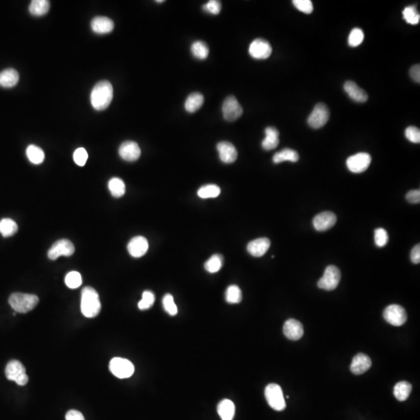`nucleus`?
<instances>
[{"label": "nucleus", "mask_w": 420, "mask_h": 420, "mask_svg": "<svg viewBox=\"0 0 420 420\" xmlns=\"http://www.w3.org/2000/svg\"><path fill=\"white\" fill-rule=\"evenodd\" d=\"M374 241L377 247H384L388 242V234L383 228H377L374 231Z\"/></svg>", "instance_id": "nucleus-42"}, {"label": "nucleus", "mask_w": 420, "mask_h": 420, "mask_svg": "<svg viewBox=\"0 0 420 420\" xmlns=\"http://www.w3.org/2000/svg\"><path fill=\"white\" fill-rule=\"evenodd\" d=\"M219 152V159L225 163H232L237 158V151L235 147L231 143L222 141L216 146Z\"/></svg>", "instance_id": "nucleus-17"}, {"label": "nucleus", "mask_w": 420, "mask_h": 420, "mask_svg": "<svg viewBox=\"0 0 420 420\" xmlns=\"http://www.w3.org/2000/svg\"><path fill=\"white\" fill-rule=\"evenodd\" d=\"M220 192V188L217 185H206L199 189L198 195L201 199L216 198Z\"/></svg>", "instance_id": "nucleus-37"}, {"label": "nucleus", "mask_w": 420, "mask_h": 420, "mask_svg": "<svg viewBox=\"0 0 420 420\" xmlns=\"http://www.w3.org/2000/svg\"><path fill=\"white\" fill-rule=\"evenodd\" d=\"M6 377L9 381H13L18 385H26L29 381L26 369L20 361L13 359L7 363L6 368Z\"/></svg>", "instance_id": "nucleus-4"}, {"label": "nucleus", "mask_w": 420, "mask_h": 420, "mask_svg": "<svg viewBox=\"0 0 420 420\" xmlns=\"http://www.w3.org/2000/svg\"><path fill=\"white\" fill-rule=\"evenodd\" d=\"M344 90L349 97L356 102L364 103L368 100V94L353 81H347L345 82Z\"/></svg>", "instance_id": "nucleus-21"}, {"label": "nucleus", "mask_w": 420, "mask_h": 420, "mask_svg": "<svg viewBox=\"0 0 420 420\" xmlns=\"http://www.w3.org/2000/svg\"><path fill=\"white\" fill-rule=\"evenodd\" d=\"M406 200L410 203L417 204L420 202V191L419 190H412L409 191L406 194Z\"/></svg>", "instance_id": "nucleus-47"}, {"label": "nucleus", "mask_w": 420, "mask_h": 420, "mask_svg": "<svg viewBox=\"0 0 420 420\" xmlns=\"http://www.w3.org/2000/svg\"><path fill=\"white\" fill-rule=\"evenodd\" d=\"M119 153L123 160L133 162L139 158L141 156V150L136 143L133 141H125L121 144Z\"/></svg>", "instance_id": "nucleus-14"}, {"label": "nucleus", "mask_w": 420, "mask_h": 420, "mask_svg": "<svg viewBox=\"0 0 420 420\" xmlns=\"http://www.w3.org/2000/svg\"><path fill=\"white\" fill-rule=\"evenodd\" d=\"M217 412L222 420H233L235 414V405L232 401L223 399L217 406Z\"/></svg>", "instance_id": "nucleus-25"}, {"label": "nucleus", "mask_w": 420, "mask_h": 420, "mask_svg": "<svg viewBox=\"0 0 420 420\" xmlns=\"http://www.w3.org/2000/svg\"><path fill=\"white\" fill-rule=\"evenodd\" d=\"M412 385L407 381H401L394 387V396L400 402L407 400L412 391Z\"/></svg>", "instance_id": "nucleus-29"}, {"label": "nucleus", "mask_w": 420, "mask_h": 420, "mask_svg": "<svg viewBox=\"0 0 420 420\" xmlns=\"http://www.w3.org/2000/svg\"><path fill=\"white\" fill-rule=\"evenodd\" d=\"M225 299L229 303H239L242 300V293L237 285H231L227 289Z\"/></svg>", "instance_id": "nucleus-35"}, {"label": "nucleus", "mask_w": 420, "mask_h": 420, "mask_svg": "<svg viewBox=\"0 0 420 420\" xmlns=\"http://www.w3.org/2000/svg\"><path fill=\"white\" fill-rule=\"evenodd\" d=\"M163 306L165 312L169 314L171 316H175L178 314V307L175 304L173 296L169 293L166 294L163 298Z\"/></svg>", "instance_id": "nucleus-41"}, {"label": "nucleus", "mask_w": 420, "mask_h": 420, "mask_svg": "<svg viewBox=\"0 0 420 420\" xmlns=\"http://www.w3.org/2000/svg\"><path fill=\"white\" fill-rule=\"evenodd\" d=\"M65 283L70 289H76L82 284V276L80 273L76 271L69 272L65 277Z\"/></svg>", "instance_id": "nucleus-38"}, {"label": "nucleus", "mask_w": 420, "mask_h": 420, "mask_svg": "<svg viewBox=\"0 0 420 420\" xmlns=\"http://www.w3.org/2000/svg\"><path fill=\"white\" fill-rule=\"evenodd\" d=\"M405 136L411 143H413V144H419L420 143V130L415 126H409L406 129Z\"/></svg>", "instance_id": "nucleus-45"}, {"label": "nucleus", "mask_w": 420, "mask_h": 420, "mask_svg": "<svg viewBox=\"0 0 420 420\" xmlns=\"http://www.w3.org/2000/svg\"><path fill=\"white\" fill-rule=\"evenodd\" d=\"M265 137L262 143V148L272 150L276 148L279 144V132L274 127H268L265 130Z\"/></svg>", "instance_id": "nucleus-23"}, {"label": "nucleus", "mask_w": 420, "mask_h": 420, "mask_svg": "<svg viewBox=\"0 0 420 420\" xmlns=\"http://www.w3.org/2000/svg\"><path fill=\"white\" fill-rule=\"evenodd\" d=\"M411 261L414 264H418L420 262V245L419 244L415 245L412 249L410 254Z\"/></svg>", "instance_id": "nucleus-49"}, {"label": "nucleus", "mask_w": 420, "mask_h": 420, "mask_svg": "<svg viewBox=\"0 0 420 420\" xmlns=\"http://www.w3.org/2000/svg\"><path fill=\"white\" fill-rule=\"evenodd\" d=\"M248 51L252 58L256 60H266L272 54V48L267 41L258 38L250 43Z\"/></svg>", "instance_id": "nucleus-13"}, {"label": "nucleus", "mask_w": 420, "mask_h": 420, "mask_svg": "<svg viewBox=\"0 0 420 420\" xmlns=\"http://www.w3.org/2000/svg\"><path fill=\"white\" fill-rule=\"evenodd\" d=\"M404 20L409 24L415 25L419 23L420 15L415 6H409L402 12Z\"/></svg>", "instance_id": "nucleus-36"}, {"label": "nucleus", "mask_w": 420, "mask_h": 420, "mask_svg": "<svg viewBox=\"0 0 420 420\" xmlns=\"http://www.w3.org/2000/svg\"><path fill=\"white\" fill-rule=\"evenodd\" d=\"M371 163V157L369 153H358L347 159L346 166L353 173L359 174L368 170Z\"/></svg>", "instance_id": "nucleus-10"}, {"label": "nucleus", "mask_w": 420, "mask_h": 420, "mask_svg": "<svg viewBox=\"0 0 420 420\" xmlns=\"http://www.w3.org/2000/svg\"><path fill=\"white\" fill-rule=\"evenodd\" d=\"M284 333L286 337L290 340L297 341L302 338L303 334V327L300 321L295 319H289L284 325Z\"/></svg>", "instance_id": "nucleus-18"}, {"label": "nucleus", "mask_w": 420, "mask_h": 420, "mask_svg": "<svg viewBox=\"0 0 420 420\" xmlns=\"http://www.w3.org/2000/svg\"><path fill=\"white\" fill-rule=\"evenodd\" d=\"M384 318L387 322L394 326H402L406 322L407 314L400 305L391 304L385 308Z\"/></svg>", "instance_id": "nucleus-9"}, {"label": "nucleus", "mask_w": 420, "mask_h": 420, "mask_svg": "<svg viewBox=\"0 0 420 420\" xmlns=\"http://www.w3.org/2000/svg\"><path fill=\"white\" fill-rule=\"evenodd\" d=\"M127 247L129 254L132 257H142L148 250V241L143 236H137L129 241Z\"/></svg>", "instance_id": "nucleus-16"}, {"label": "nucleus", "mask_w": 420, "mask_h": 420, "mask_svg": "<svg viewBox=\"0 0 420 420\" xmlns=\"http://www.w3.org/2000/svg\"><path fill=\"white\" fill-rule=\"evenodd\" d=\"M272 160L275 163H280L285 161L295 163L299 160V154L295 150H291V149H284L275 153Z\"/></svg>", "instance_id": "nucleus-27"}, {"label": "nucleus", "mask_w": 420, "mask_h": 420, "mask_svg": "<svg viewBox=\"0 0 420 420\" xmlns=\"http://www.w3.org/2000/svg\"><path fill=\"white\" fill-rule=\"evenodd\" d=\"M18 231L17 222L10 218L0 220V234L4 237H8L14 235Z\"/></svg>", "instance_id": "nucleus-30"}, {"label": "nucleus", "mask_w": 420, "mask_h": 420, "mask_svg": "<svg viewBox=\"0 0 420 420\" xmlns=\"http://www.w3.org/2000/svg\"><path fill=\"white\" fill-rule=\"evenodd\" d=\"M222 264H223L222 256L219 254L213 255L205 263V269L209 273H216L220 270Z\"/></svg>", "instance_id": "nucleus-34"}, {"label": "nucleus", "mask_w": 420, "mask_h": 420, "mask_svg": "<svg viewBox=\"0 0 420 420\" xmlns=\"http://www.w3.org/2000/svg\"><path fill=\"white\" fill-rule=\"evenodd\" d=\"M50 8V3L48 0H33L29 7V11L32 15L40 17L48 13Z\"/></svg>", "instance_id": "nucleus-28"}, {"label": "nucleus", "mask_w": 420, "mask_h": 420, "mask_svg": "<svg viewBox=\"0 0 420 420\" xmlns=\"http://www.w3.org/2000/svg\"><path fill=\"white\" fill-rule=\"evenodd\" d=\"M39 298L34 294L13 293L9 298V303L13 310L18 313L25 314L33 310L38 305Z\"/></svg>", "instance_id": "nucleus-3"}, {"label": "nucleus", "mask_w": 420, "mask_h": 420, "mask_svg": "<svg viewBox=\"0 0 420 420\" xmlns=\"http://www.w3.org/2000/svg\"><path fill=\"white\" fill-rule=\"evenodd\" d=\"M114 22L106 17H96L91 21L93 32L99 35L109 34L114 30Z\"/></svg>", "instance_id": "nucleus-22"}, {"label": "nucleus", "mask_w": 420, "mask_h": 420, "mask_svg": "<svg viewBox=\"0 0 420 420\" xmlns=\"http://www.w3.org/2000/svg\"><path fill=\"white\" fill-rule=\"evenodd\" d=\"M204 103V97L200 93L190 94L185 103V108L189 113L197 111Z\"/></svg>", "instance_id": "nucleus-26"}, {"label": "nucleus", "mask_w": 420, "mask_h": 420, "mask_svg": "<svg viewBox=\"0 0 420 420\" xmlns=\"http://www.w3.org/2000/svg\"><path fill=\"white\" fill-rule=\"evenodd\" d=\"M337 221L334 213L331 212H323L317 215L313 219L314 228L316 231L322 232L331 229Z\"/></svg>", "instance_id": "nucleus-15"}, {"label": "nucleus", "mask_w": 420, "mask_h": 420, "mask_svg": "<svg viewBox=\"0 0 420 420\" xmlns=\"http://www.w3.org/2000/svg\"><path fill=\"white\" fill-rule=\"evenodd\" d=\"M270 241L268 238L262 237L253 240L247 244V250L249 254L254 257H262L268 251L270 247Z\"/></svg>", "instance_id": "nucleus-19"}, {"label": "nucleus", "mask_w": 420, "mask_h": 420, "mask_svg": "<svg viewBox=\"0 0 420 420\" xmlns=\"http://www.w3.org/2000/svg\"><path fill=\"white\" fill-rule=\"evenodd\" d=\"M363 39V32L359 28H354L350 32V35L348 38V43L351 47H357L362 43Z\"/></svg>", "instance_id": "nucleus-40"}, {"label": "nucleus", "mask_w": 420, "mask_h": 420, "mask_svg": "<svg viewBox=\"0 0 420 420\" xmlns=\"http://www.w3.org/2000/svg\"><path fill=\"white\" fill-rule=\"evenodd\" d=\"M222 111L224 119L228 122H234L242 116L243 108L234 96H230L222 104Z\"/></svg>", "instance_id": "nucleus-11"}, {"label": "nucleus", "mask_w": 420, "mask_h": 420, "mask_svg": "<svg viewBox=\"0 0 420 420\" xmlns=\"http://www.w3.org/2000/svg\"><path fill=\"white\" fill-rule=\"evenodd\" d=\"M88 159V153L84 148H78L73 153V160L79 166H82L86 164Z\"/></svg>", "instance_id": "nucleus-44"}, {"label": "nucleus", "mask_w": 420, "mask_h": 420, "mask_svg": "<svg viewBox=\"0 0 420 420\" xmlns=\"http://www.w3.org/2000/svg\"><path fill=\"white\" fill-rule=\"evenodd\" d=\"M371 364L372 362L369 356L363 353H358L353 357L350 365V371L353 374L359 375L367 372L371 368Z\"/></svg>", "instance_id": "nucleus-20"}, {"label": "nucleus", "mask_w": 420, "mask_h": 420, "mask_svg": "<svg viewBox=\"0 0 420 420\" xmlns=\"http://www.w3.org/2000/svg\"><path fill=\"white\" fill-rule=\"evenodd\" d=\"M191 51L194 58L204 60L209 56V49L208 45L203 41H196L191 45Z\"/></svg>", "instance_id": "nucleus-32"}, {"label": "nucleus", "mask_w": 420, "mask_h": 420, "mask_svg": "<svg viewBox=\"0 0 420 420\" xmlns=\"http://www.w3.org/2000/svg\"><path fill=\"white\" fill-rule=\"evenodd\" d=\"M108 188L110 194L116 198H120L125 193V183L119 178H113L109 181Z\"/></svg>", "instance_id": "nucleus-33"}, {"label": "nucleus", "mask_w": 420, "mask_h": 420, "mask_svg": "<svg viewBox=\"0 0 420 420\" xmlns=\"http://www.w3.org/2000/svg\"><path fill=\"white\" fill-rule=\"evenodd\" d=\"M155 302V295L151 291H144L143 293L142 300L138 303V307L140 310H147L150 309Z\"/></svg>", "instance_id": "nucleus-39"}, {"label": "nucleus", "mask_w": 420, "mask_h": 420, "mask_svg": "<svg viewBox=\"0 0 420 420\" xmlns=\"http://www.w3.org/2000/svg\"><path fill=\"white\" fill-rule=\"evenodd\" d=\"M410 76L415 82H420V66L417 64L412 66L410 69Z\"/></svg>", "instance_id": "nucleus-50"}, {"label": "nucleus", "mask_w": 420, "mask_h": 420, "mask_svg": "<svg viewBox=\"0 0 420 420\" xmlns=\"http://www.w3.org/2000/svg\"><path fill=\"white\" fill-rule=\"evenodd\" d=\"M66 420H85V418L79 411L70 410L66 414Z\"/></svg>", "instance_id": "nucleus-48"}, {"label": "nucleus", "mask_w": 420, "mask_h": 420, "mask_svg": "<svg viewBox=\"0 0 420 420\" xmlns=\"http://www.w3.org/2000/svg\"><path fill=\"white\" fill-rule=\"evenodd\" d=\"M341 279V272L334 265H328L325 269L323 276L320 278L318 287L322 290L331 291L337 288Z\"/></svg>", "instance_id": "nucleus-7"}, {"label": "nucleus", "mask_w": 420, "mask_h": 420, "mask_svg": "<svg viewBox=\"0 0 420 420\" xmlns=\"http://www.w3.org/2000/svg\"><path fill=\"white\" fill-rule=\"evenodd\" d=\"M101 303L97 290L93 287H86L82 289L81 295V312L86 318H95L99 315Z\"/></svg>", "instance_id": "nucleus-2"}, {"label": "nucleus", "mask_w": 420, "mask_h": 420, "mask_svg": "<svg viewBox=\"0 0 420 420\" xmlns=\"http://www.w3.org/2000/svg\"><path fill=\"white\" fill-rule=\"evenodd\" d=\"M330 113L328 107L323 103L316 104L312 114L307 119L308 125L313 129H320L328 122Z\"/></svg>", "instance_id": "nucleus-8"}, {"label": "nucleus", "mask_w": 420, "mask_h": 420, "mask_svg": "<svg viewBox=\"0 0 420 420\" xmlns=\"http://www.w3.org/2000/svg\"><path fill=\"white\" fill-rule=\"evenodd\" d=\"M203 10L207 13H211L213 15H217L220 13L221 4L219 1H216V0H210L203 6Z\"/></svg>", "instance_id": "nucleus-46"}, {"label": "nucleus", "mask_w": 420, "mask_h": 420, "mask_svg": "<svg viewBox=\"0 0 420 420\" xmlns=\"http://www.w3.org/2000/svg\"><path fill=\"white\" fill-rule=\"evenodd\" d=\"M293 4L302 13L311 14L313 12V4L310 0H293Z\"/></svg>", "instance_id": "nucleus-43"}, {"label": "nucleus", "mask_w": 420, "mask_h": 420, "mask_svg": "<svg viewBox=\"0 0 420 420\" xmlns=\"http://www.w3.org/2000/svg\"><path fill=\"white\" fill-rule=\"evenodd\" d=\"M19 74L17 70L7 69L0 73V86L10 88L16 86L19 81Z\"/></svg>", "instance_id": "nucleus-24"}, {"label": "nucleus", "mask_w": 420, "mask_h": 420, "mask_svg": "<svg viewBox=\"0 0 420 420\" xmlns=\"http://www.w3.org/2000/svg\"><path fill=\"white\" fill-rule=\"evenodd\" d=\"M109 369L113 375L120 379L129 378L135 371V368L131 361L121 357L113 358L109 364Z\"/></svg>", "instance_id": "nucleus-6"}, {"label": "nucleus", "mask_w": 420, "mask_h": 420, "mask_svg": "<svg viewBox=\"0 0 420 420\" xmlns=\"http://www.w3.org/2000/svg\"><path fill=\"white\" fill-rule=\"evenodd\" d=\"M156 2H157V3H163V0H160V1H156Z\"/></svg>", "instance_id": "nucleus-51"}, {"label": "nucleus", "mask_w": 420, "mask_h": 420, "mask_svg": "<svg viewBox=\"0 0 420 420\" xmlns=\"http://www.w3.org/2000/svg\"><path fill=\"white\" fill-rule=\"evenodd\" d=\"M113 88L107 80L97 82L93 88L91 94V102L93 107L97 110H103L110 105L113 99Z\"/></svg>", "instance_id": "nucleus-1"}, {"label": "nucleus", "mask_w": 420, "mask_h": 420, "mask_svg": "<svg viewBox=\"0 0 420 420\" xmlns=\"http://www.w3.org/2000/svg\"><path fill=\"white\" fill-rule=\"evenodd\" d=\"M75 251L74 244L67 239L59 240L56 241L48 252V257L51 260H56L61 256H73Z\"/></svg>", "instance_id": "nucleus-12"}, {"label": "nucleus", "mask_w": 420, "mask_h": 420, "mask_svg": "<svg viewBox=\"0 0 420 420\" xmlns=\"http://www.w3.org/2000/svg\"><path fill=\"white\" fill-rule=\"evenodd\" d=\"M265 396L268 404L275 411L286 409V402L282 388L278 384H270L265 387Z\"/></svg>", "instance_id": "nucleus-5"}, {"label": "nucleus", "mask_w": 420, "mask_h": 420, "mask_svg": "<svg viewBox=\"0 0 420 420\" xmlns=\"http://www.w3.org/2000/svg\"><path fill=\"white\" fill-rule=\"evenodd\" d=\"M26 157L34 164H40L45 160L43 150L35 145H31L26 149Z\"/></svg>", "instance_id": "nucleus-31"}]
</instances>
